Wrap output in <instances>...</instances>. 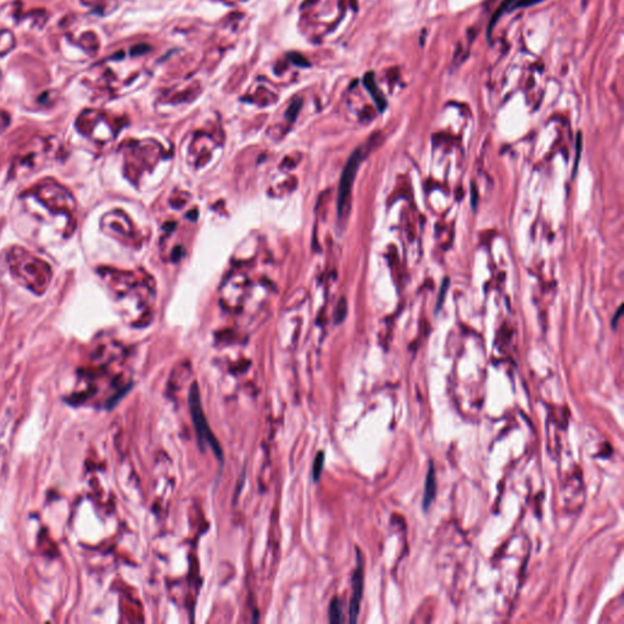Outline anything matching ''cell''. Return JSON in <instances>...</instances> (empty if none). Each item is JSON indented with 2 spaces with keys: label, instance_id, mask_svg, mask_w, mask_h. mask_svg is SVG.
I'll list each match as a JSON object with an SVG mask.
<instances>
[{
  "label": "cell",
  "instance_id": "14",
  "mask_svg": "<svg viewBox=\"0 0 624 624\" xmlns=\"http://www.w3.org/2000/svg\"><path fill=\"white\" fill-rule=\"evenodd\" d=\"M450 281L448 278L444 279V282H443V285H441V290H440L439 297H438V304H437V310H440L441 309V305L444 303L445 295H446V292H448V288H449Z\"/></svg>",
  "mask_w": 624,
  "mask_h": 624
},
{
  "label": "cell",
  "instance_id": "15",
  "mask_svg": "<svg viewBox=\"0 0 624 624\" xmlns=\"http://www.w3.org/2000/svg\"><path fill=\"white\" fill-rule=\"evenodd\" d=\"M300 106H302V100H297V101H294L293 104L290 105V108H289L288 111H287V118H288L290 121H294V120H295L297 115H298L299 110H300Z\"/></svg>",
  "mask_w": 624,
  "mask_h": 624
},
{
  "label": "cell",
  "instance_id": "1",
  "mask_svg": "<svg viewBox=\"0 0 624 624\" xmlns=\"http://www.w3.org/2000/svg\"><path fill=\"white\" fill-rule=\"evenodd\" d=\"M9 270L17 282L32 293L41 295L52 279V269L45 261L21 246L10 249L6 256Z\"/></svg>",
  "mask_w": 624,
  "mask_h": 624
},
{
  "label": "cell",
  "instance_id": "13",
  "mask_svg": "<svg viewBox=\"0 0 624 624\" xmlns=\"http://www.w3.org/2000/svg\"><path fill=\"white\" fill-rule=\"evenodd\" d=\"M543 0H515L511 6V10L520 9V8H530L532 5L539 4Z\"/></svg>",
  "mask_w": 624,
  "mask_h": 624
},
{
  "label": "cell",
  "instance_id": "2",
  "mask_svg": "<svg viewBox=\"0 0 624 624\" xmlns=\"http://www.w3.org/2000/svg\"><path fill=\"white\" fill-rule=\"evenodd\" d=\"M26 198H31L41 204L48 213L54 216L66 218L67 222L75 228V215H76V201L71 193L59 185L54 180H44L41 183L34 185L24 194Z\"/></svg>",
  "mask_w": 624,
  "mask_h": 624
},
{
  "label": "cell",
  "instance_id": "18",
  "mask_svg": "<svg viewBox=\"0 0 624 624\" xmlns=\"http://www.w3.org/2000/svg\"><path fill=\"white\" fill-rule=\"evenodd\" d=\"M149 49H150V48L148 47V45H136V47L133 48L132 50H131V54H132V55H141V54L149 52Z\"/></svg>",
  "mask_w": 624,
  "mask_h": 624
},
{
  "label": "cell",
  "instance_id": "4",
  "mask_svg": "<svg viewBox=\"0 0 624 624\" xmlns=\"http://www.w3.org/2000/svg\"><path fill=\"white\" fill-rule=\"evenodd\" d=\"M360 164H361V149H357L350 156L346 169L343 171V175H341L339 193H338V215H339V218H343V215L346 213V206L349 203V197H350L351 187L354 183L355 176H356Z\"/></svg>",
  "mask_w": 624,
  "mask_h": 624
},
{
  "label": "cell",
  "instance_id": "10",
  "mask_svg": "<svg viewBox=\"0 0 624 624\" xmlns=\"http://www.w3.org/2000/svg\"><path fill=\"white\" fill-rule=\"evenodd\" d=\"M323 466H325V453H323V451H320V453L316 455V459H315L313 467H312V477H313V481H315V482H318V481H320L322 471H323Z\"/></svg>",
  "mask_w": 624,
  "mask_h": 624
},
{
  "label": "cell",
  "instance_id": "8",
  "mask_svg": "<svg viewBox=\"0 0 624 624\" xmlns=\"http://www.w3.org/2000/svg\"><path fill=\"white\" fill-rule=\"evenodd\" d=\"M15 47V37L8 29L0 31V57H4Z\"/></svg>",
  "mask_w": 624,
  "mask_h": 624
},
{
  "label": "cell",
  "instance_id": "16",
  "mask_svg": "<svg viewBox=\"0 0 624 624\" xmlns=\"http://www.w3.org/2000/svg\"><path fill=\"white\" fill-rule=\"evenodd\" d=\"M581 154H582V133H578L577 156H576V162H574V169H573V176L577 173L578 165H579V160H581Z\"/></svg>",
  "mask_w": 624,
  "mask_h": 624
},
{
  "label": "cell",
  "instance_id": "5",
  "mask_svg": "<svg viewBox=\"0 0 624 624\" xmlns=\"http://www.w3.org/2000/svg\"><path fill=\"white\" fill-rule=\"evenodd\" d=\"M357 550V567L353 576V594H351L350 607H349V618L351 623L357 622L359 617L360 604L362 600V593H364V560L362 555Z\"/></svg>",
  "mask_w": 624,
  "mask_h": 624
},
{
  "label": "cell",
  "instance_id": "17",
  "mask_svg": "<svg viewBox=\"0 0 624 624\" xmlns=\"http://www.w3.org/2000/svg\"><path fill=\"white\" fill-rule=\"evenodd\" d=\"M10 116L4 110H0V133L4 132L9 127Z\"/></svg>",
  "mask_w": 624,
  "mask_h": 624
},
{
  "label": "cell",
  "instance_id": "9",
  "mask_svg": "<svg viewBox=\"0 0 624 624\" xmlns=\"http://www.w3.org/2000/svg\"><path fill=\"white\" fill-rule=\"evenodd\" d=\"M343 606H341V602L338 597H334L333 600H332L331 605H329V610H328V617H329V622L331 623H341L343 622V609H341Z\"/></svg>",
  "mask_w": 624,
  "mask_h": 624
},
{
  "label": "cell",
  "instance_id": "12",
  "mask_svg": "<svg viewBox=\"0 0 624 624\" xmlns=\"http://www.w3.org/2000/svg\"><path fill=\"white\" fill-rule=\"evenodd\" d=\"M288 59L290 62H294L295 65H298L300 67H308L310 66V62L305 59V57L302 55V54H298V52H290L288 55Z\"/></svg>",
  "mask_w": 624,
  "mask_h": 624
},
{
  "label": "cell",
  "instance_id": "19",
  "mask_svg": "<svg viewBox=\"0 0 624 624\" xmlns=\"http://www.w3.org/2000/svg\"><path fill=\"white\" fill-rule=\"evenodd\" d=\"M622 312H623V306H621V308L618 309L617 313H616L615 318H614V323H612L614 328H616V326H617V321H618V318H620L621 315H622Z\"/></svg>",
  "mask_w": 624,
  "mask_h": 624
},
{
  "label": "cell",
  "instance_id": "7",
  "mask_svg": "<svg viewBox=\"0 0 624 624\" xmlns=\"http://www.w3.org/2000/svg\"><path fill=\"white\" fill-rule=\"evenodd\" d=\"M364 85L369 92V94L372 95L376 104L378 106L379 111H383L387 108V101L384 99L383 94L379 92L378 87L376 85L374 73H367L364 76Z\"/></svg>",
  "mask_w": 624,
  "mask_h": 624
},
{
  "label": "cell",
  "instance_id": "20",
  "mask_svg": "<svg viewBox=\"0 0 624 624\" xmlns=\"http://www.w3.org/2000/svg\"><path fill=\"white\" fill-rule=\"evenodd\" d=\"M474 192H476V190H474V187H472L473 194H474ZM476 201H477V200H476V198L473 197V208H476Z\"/></svg>",
  "mask_w": 624,
  "mask_h": 624
},
{
  "label": "cell",
  "instance_id": "3",
  "mask_svg": "<svg viewBox=\"0 0 624 624\" xmlns=\"http://www.w3.org/2000/svg\"><path fill=\"white\" fill-rule=\"evenodd\" d=\"M188 402H190V415H192L193 423H194L199 448L201 451H204L206 446H210V449L213 450L215 455L218 456V459L222 461L223 453L221 445L216 439V437L213 435V430H210V427H208V420L204 413L200 390H199L198 384L195 382L190 387Z\"/></svg>",
  "mask_w": 624,
  "mask_h": 624
},
{
  "label": "cell",
  "instance_id": "6",
  "mask_svg": "<svg viewBox=\"0 0 624 624\" xmlns=\"http://www.w3.org/2000/svg\"><path fill=\"white\" fill-rule=\"evenodd\" d=\"M437 494V481L433 464L430 462V469L427 473L426 485H425V497H423V509L428 510L432 502H434Z\"/></svg>",
  "mask_w": 624,
  "mask_h": 624
},
{
  "label": "cell",
  "instance_id": "11",
  "mask_svg": "<svg viewBox=\"0 0 624 624\" xmlns=\"http://www.w3.org/2000/svg\"><path fill=\"white\" fill-rule=\"evenodd\" d=\"M346 311H348V305H346V299L341 298V302L338 304V306H336V313H334L336 323L343 322V320L346 318Z\"/></svg>",
  "mask_w": 624,
  "mask_h": 624
}]
</instances>
